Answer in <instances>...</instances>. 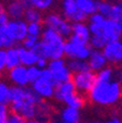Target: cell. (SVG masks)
Masks as SVG:
<instances>
[{
    "label": "cell",
    "mask_w": 122,
    "mask_h": 123,
    "mask_svg": "<svg viewBox=\"0 0 122 123\" xmlns=\"http://www.w3.org/2000/svg\"><path fill=\"white\" fill-rule=\"evenodd\" d=\"M88 96L99 105H112L122 99V85L115 78V70L111 67L107 66L97 73L96 82Z\"/></svg>",
    "instance_id": "6da1fadb"
},
{
    "label": "cell",
    "mask_w": 122,
    "mask_h": 123,
    "mask_svg": "<svg viewBox=\"0 0 122 123\" xmlns=\"http://www.w3.org/2000/svg\"><path fill=\"white\" fill-rule=\"evenodd\" d=\"M65 37L52 29L45 28L41 35V40L34 46L33 51L40 57L47 59L63 58L65 56Z\"/></svg>",
    "instance_id": "7a4b0ae2"
},
{
    "label": "cell",
    "mask_w": 122,
    "mask_h": 123,
    "mask_svg": "<svg viewBox=\"0 0 122 123\" xmlns=\"http://www.w3.org/2000/svg\"><path fill=\"white\" fill-rule=\"evenodd\" d=\"M92 47L88 42L71 34L65 43V56L68 59H88Z\"/></svg>",
    "instance_id": "3957f363"
},
{
    "label": "cell",
    "mask_w": 122,
    "mask_h": 123,
    "mask_svg": "<svg viewBox=\"0 0 122 123\" xmlns=\"http://www.w3.org/2000/svg\"><path fill=\"white\" fill-rule=\"evenodd\" d=\"M43 24L45 28L56 31L65 38H68L73 34L71 22H69L64 15L57 14V13H48L44 17Z\"/></svg>",
    "instance_id": "277c9868"
},
{
    "label": "cell",
    "mask_w": 122,
    "mask_h": 123,
    "mask_svg": "<svg viewBox=\"0 0 122 123\" xmlns=\"http://www.w3.org/2000/svg\"><path fill=\"white\" fill-rule=\"evenodd\" d=\"M0 30H3L17 43H22L24 38L29 35L28 22L24 19H11L6 25H0Z\"/></svg>",
    "instance_id": "5b68a950"
},
{
    "label": "cell",
    "mask_w": 122,
    "mask_h": 123,
    "mask_svg": "<svg viewBox=\"0 0 122 123\" xmlns=\"http://www.w3.org/2000/svg\"><path fill=\"white\" fill-rule=\"evenodd\" d=\"M47 68L51 70L53 75V80L56 84L59 82H65L73 79V73L67 66V62L64 58L51 59L48 62Z\"/></svg>",
    "instance_id": "8992f818"
},
{
    "label": "cell",
    "mask_w": 122,
    "mask_h": 123,
    "mask_svg": "<svg viewBox=\"0 0 122 123\" xmlns=\"http://www.w3.org/2000/svg\"><path fill=\"white\" fill-rule=\"evenodd\" d=\"M97 79V73L90 70L83 73H77V74L73 75V82H74L76 90L84 95V93H89V91L91 90V88L94 87L95 82Z\"/></svg>",
    "instance_id": "52a82bcc"
},
{
    "label": "cell",
    "mask_w": 122,
    "mask_h": 123,
    "mask_svg": "<svg viewBox=\"0 0 122 123\" xmlns=\"http://www.w3.org/2000/svg\"><path fill=\"white\" fill-rule=\"evenodd\" d=\"M9 108H10V111L20 113L28 121L34 120L38 117L39 105H36L33 101H30V100H14L9 105Z\"/></svg>",
    "instance_id": "ba28073f"
},
{
    "label": "cell",
    "mask_w": 122,
    "mask_h": 123,
    "mask_svg": "<svg viewBox=\"0 0 122 123\" xmlns=\"http://www.w3.org/2000/svg\"><path fill=\"white\" fill-rule=\"evenodd\" d=\"M62 11L63 15L69 22H85L89 18L78 7L77 0H63L62 2Z\"/></svg>",
    "instance_id": "9c48e42d"
},
{
    "label": "cell",
    "mask_w": 122,
    "mask_h": 123,
    "mask_svg": "<svg viewBox=\"0 0 122 123\" xmlns=\"http://www.w3.org/2000/svg\"><path fill=\"white\" fill-rule=\"evenodd\" d=\"M31 87L43 99H51L54 97L55 81L53 79H46L44 77H40L39 79L31 84Z\"/></svg>",
    "instance_id": "30bf717a"
},
{
    "label": "cell",
    "mask_w": 122,
    "mask_h": 123,
    "mask_svg": "<svg viewBox=\"0 0 122 123\" xmlns=\"http://www.w3.org/2000/svg\"><path fill=\"white\" fill-rule=\"evenodd\" d=\"M102 51L110 64L122 63V40L108 42L107 45L102 49Z\"/></svg>",
    "instance_id": "8fae6325"
},
{
    "label": "cell",
    "mask_w": 122,
    "mask_h": 123,
    "mask_svg": "<svg viewBox=\"0 0 122 123\" xmlns=\"http://www.w3.org/2000/svg\"><path fill=\"white\" fill-rule=\"evenodd\" d=\"M102 36L108 42L121 40L122 37V28L118 22L110 18H106L102 22Z\"/></svg>",
    "instance_id": "7c38bea8"
},
{
    "label": "cell",
    "mask_w": 122,
    "mask_h": 123,
    "mask_svg": "<svg viewBox=\"0 0 122 123\" xmlns=\"http://www.w3.org/2000/svg\"><path fill=\"white\" fill-rule=\"evenodd\" d=\"M9 79L11 80L13 85L26 87L30 84V80L28 77V67L21 64L12 68L11 70H9Z\"/></svg>",
    "instance_id": "4fadbf2b"
},
{
    "label": "cell",
    "mask_w": 122,
    "mask_h": 123,
    "mask_svg": "<svg viewBox=\"0 0 122 123\" xmlns=\"http://www.w3.org/2000/svg\"><path fill=\"white\" fill-rule=\"evenodd\" d=\"M77 90L75 87L73 80H68L65 82H59L55 85V92H54V98L58 102H65V100L68 97H71L73 93H75Z\"/></svg>",
    "instance_id": "5bb4252c"
},
{
    "label": "cell",
    "mask_w": 122,
    "mask_h": 123,
    "mask_svg": "<svg viewBox=\"0 0 122 123\" xmlns=\"http://www.w3.org/2000/svg\"><path fill=\"white\" fill-rule=\"evenodd\" d=\"M88 63L90 65V69L92 72L98 73L101 69H103L104 67H107L109 62H108L106 55L103 54L102 49H92L91 54H90V56L88 58Z\"/></svg>",
    "instance_id": "9a60e30c"
},
{
    "label": "cell",
    "mask_w": 122,
    "mask_h": 123,
    "mask_svg": "<svg viewBox=\"0 0 122 123\" xmlns=\"http://www.w3.org/2000/svg\"><path fill=\"white\" fill-rule=\"evenodd\" d=\"M6 10H7L10 19L18 20V19H23L24 12H26V7L21 2V0H12L8 3Z\"/></svg>",
    "instance_id": "2e32d148"
},
{
    "label": "cell",
    "mask_w": 122,
    "mask_h": 123,
    "mask_svg": "<svg viewBox=\"0 0 122 123\" xmlns=\"http://www.w3.org/2000/svg\"><path fill=\"white\" fill-rule=\"evenodd\" d=\"M61 123H80V110L66 105L61 111Z\"/></svg>",
    "instance_id": "e0dca14e"
},
{
    "label": "cell",
    "mask_w": 122,
    "mask_h": 123,
    "mask_svg": "<svg viewBox=\"0 0 122 123\" xmlns=\"http://www.w3.org/2000/svg\"><path fill=\"white\" fill-rule=\"evenodd\" d=\"M19 53H20L21 64L26 66V67L36 65L39 58H40V56H39L33 49H26V47H23V46L19 47Z\"/></svg>",
    "instance_id": "ac0fdd59"
},
{
    "label": "cell",
    "mask_w": 122,
    "mask_h": 123,
    "mask_svg": "<svg viewBox=\"0 0 122 123\" xmlns=\"http://www.w3.org/2000/svg\"><path fill=\"white\" fill-rule=\"evenodd\" d=\"M7 52V61H6V69L11 70L12 68L21 65L20 53H19V47H10L6 49Z\"/></svg>",
    "instance_id": "d6986e66"
},
{
    "label": "cell",
    "mask_w": 122,
    "mask_h": 123,
    "mask_svg": "<svg viewBox=\"0 0 122 123\" xmlns=\"http://www.w3.org/2000/svg\"><path fill=\"white\" fill-rule=\"evenodd\" d=\"M73 25V34L79 36L80 38L85 40L86 42L90 41V37H91V32H90V28H89V24H86L85 22H75L71 23Z\"/></svg>",
    "instance_id": "ffe728a7"
},
{
    "label": "cell",
    "mask_w": 122,
    "mask_h": 123,
    "mask_svg": "<svg viewBox=\"0 0 122 123\" xmlns=\"http://www.w3.org/2000/svg\"><path fill=\"white\" fill-rule=\"evenodd\" d=\"M67 66L73 74L90 70V65L88 63V59H68Z\"/></svg>",
    "instance_id": "44dd1931"
},
{
    "label": "cell",
    "mask_w": 122,
    "mask_h": 123,
    "mask_svg": "<svg viewBox=\"0 0 122 123\" xmlns=\"http://www.w3.org/2000/svg\"><path fill=\"white\" fill-rule=\"evenodd\" d=\"M78 7L87 15H91L98 12V0H77Z\"/></svg>",
    "instance_id": "7402d4cb"
},
{
    "label": "cell",
    "mask_w": 122,
    "mask_h": 123,
    "mask_svg": "<svg viewBox=\"0 0 122 123\" xmlns=\"http://www.w3.org/2000/svg\"><path fill=\"white\" fill-rule=\"evenodd\" d=\"M23 19L28 23H34V22H42L43 17H42L41 10H39V9H36L34 7H31L26 9Z\"/></svg>",
    "instance_id": "603a6c76"
},
{
    "label": "cell",
    "mask_w": 122,
    "mask_h": 123,
    "mask_svg": "<svg viewBox=\"0 0 122 123\" xmlns=\"http://www.w3.org/2000/svg\"><path fill=\"white\" fill-rule=\"evenodd\" d=\"M65 105H68V107H73V108H76V109H83L85 105V99L83 97L81 93H79L78 91H76L75 93L68 97L66 100H65Z\"/></svg>",
    "instance_id": "cb8c5ba5"
},
{
    "label": "cell",
    "mask_w": 122,
    "mask_h": 123,
    "mask_svg": "<svg viewBox=\"0 0 122 123\" xmlns=\"http://www.w3.org/2000/svg\"><path fill=\"white\" fill-rule=\"evenodd\" d=\"M11 103V86L7 82L0 84V105H9Z\"/></svg>",
    "instance_id": "d4e9b609"
},
{
    "label": "cell",
    "mask_w": 122,
    "mask_h": 123,
    "mask_svg": "<svg viewBox=\"0 0 122 123\" xmlns=\"http://www.w3.org/2000/svg\"><path fill=\"white\" fill-rule=\"evenodd\" d=\"M113 3L110 0H98V12L104 15L106 18H109L111 14Z\"/></svg>",
    "instance_id": "484cf974"
},
{
    "label": "cell",
    "mask_w": 122,
    "mask_h": 123,
    "mask_svg": "<svg viewBox=\"0 0 122 123\" xmlns=\"http://www.w3.org/2000/svg\"><path fill=\"white\" fill-rule=\"evenodd\" d=\"M15 44H17V42L13 38H11L3 30H0V46H1V49H10V47L15 46Z\"/></svg>",
    "instance_id": "4316f807"
},
{
    "label": "cell",
    "mask_w": 122,
    "mask_h": 123,
    "mask_svg": "<svg viewBox=\"0 0 122 123\" xmlns=\"http://www.w3.org/2000/svg\"><path fill=\"white\" fill-rule=\"evenodd\" d=\"M109 18L118 22L122 28V2L113 3V8H112L111 14Z\"/></svg>",
    "instance_id": "83f0119b"
},
{
    "label": "cell",
    "mask_w": 122,
    "mask_h": 123,
    "mask_svg": "<svg viewBox=\"0 0 122 123\" xmlns=\"http://www.w3.org/2000/svg\"><path fill=\"white\" fill-rule=\"evenodd\" d=\"M54 2H55V0H31L32 7L36 8L41 11H46L51 9Z\"/></svg>",
    "instance_id": "f1b7e54d"
},
{
    "label": "cell",
    "mask_w": 122,
    "mask_h": 123,
    "mask_svg": "<svg viewBox=\"0 0 122 123\" xmlns=\"http://www.w3.org/2000/svg\"><path fill=\"white\" fill-rule=\"evenodd\" d=\"M107 43H108L107 40L99 35H91L90 41H89L90 46L92 49H102L104 46L107 45Z\"/></svg>",
    "instance_id": "f546056e"
},
{
    "label": "cell",
    "mask_w": 122,
    "mask_h": 123,
    "mask_svg": "<svg viewBox=\"0 0 122 123\" xmlns=\"http://www.w3.org/2000/svg\"><path fill=\"white\" fill-rule=\"evenodd\" d=\"M43 25L42 22H34V23H28V32L30 35H34V36H40L43 33Z\"/></svg>",
    "instance_id": "4dcf8cb0"
},
{
    "label": "cell",
    "mask_w": 122,
    "mask_h": 123,
    "mask_svg": "<svg viewBox=\"0 0 122 123\" xmlns=\"http://www.w3.org/2000/svg\"><path fill=\"white\" fill-rule=\"evenodd\" d=\"M41 74H42V69L40 67H38L36 65L29 66L28 67V77H29V80H30V84H32L36 79H39L41 77Z\"/></svg>",
    "instance_id": "1f68e13d"
},
{
    "label": "cell",
    "mask_w": 122,
    "mask_h": 123,
    "mask_svg": "<svg viewBox=\"0 0 122 123\" xmlns=\"http://www.w3.org/2000/svg\"><path fill=\"white\" fill-rule=\"evenodd\" d=\"M41 40L40 36H34V35H30L29 34L26 38H24V41L22 42V46L23 47H26V49H32L34 46L38 44V42Z\"/></svg>",
    "instance_id": "d6a6232c"
},
{
    "label": "cell",
    "mask_w": 122,
    "mask_h": 123,
    "mask_svg": "<svg viewBox=\"0 0 122 123\" xmlns=\"http://www.w3.org/2000/svg\"><path fill=\"white\" fill-rule=\"evenodd\" d=\"M28 120H26L23 115H21L20 113L18 112H13L11 111L9 113V117H8V123H26Z\"/></svg>",
    "instance_id": "836d02e7"
},
{
    "label": "cell",
    "mask_w": 122,
    "mask_h": 123,
    "mask_svg": "<svg viewBox=\"0 0 122 123\" xmlns=\"http://www.w3.org/2000/svg\"><path fill=\"white\" fill-rule=\"evenodd\" d=\"M10 20L11 19L9 17V14H8L7 10L1 8V11H0V25H6Z\"/></svg>",
    "instance_id": "e575fe53"
},
{
    "label": "cell",
    "mask_w": 122,
    "mask_h": 123,
    "mask_svg": "<svg viewBox=\"0 0 122 123\" xmlns=\"http://www.w3.org/2000/svg\"><path fill=\"white\" fill-rule=\"evenodd\" d=\"M6 61H7V52H6V49H2L0 51V69L1 70L6 69Z\"/></svg>",
    "instance_id": "d590c367"
},
{
    "label": "cell",
    "mask_w": 122,
    "mask_h": 123,
    "mask_svg": "<svg viewBox=\"0 0 122 123\" xmlns=\"http://www.w3.org/2000/svg\"><path fill=\"white\" fill-rule=\"evenodd\" d=\"M48 62H50V59L45 58V57H40L38 63H36V66L40 67L41 69H44L48 66Z\"/></svg>",
    "instance_id": "8d00e7d4"
},
{
    "label": "cell",
    "mask_w": 122,
    "mask_h": 123,
    "mask_svg": "<svg viewBox=\"0 0 122 123\" xmlns=\"http://www.w3.org/2000/svg\"><path fill=\"white\" fill-rule=\"evenodd\" d=\"M106 123H122L121 120L119 118H111L110 120H108Z\"/></svg>",
    "instance_id": "74e56055"
},
{
    "label": "cell",
    "mask_w": 122,
    "mask_h": 123,
    "mask_svg": "<svg viewBox=\"0 0 122 123\" xmlns=\"http://www.w3.org/2000/svg\"><path fill=\"white\" fill-rule=\"evenodd\" d=\"M26 123H43V122H41V121L36 120V119H34V120H29Z\"/></svg>",
    "instance_id": "f35d334b"
},
{
    "label": "cell",
    "mask_w": 122,
    "mask_h": 123,
    "mask_svg": "<svg viewBox=\"0 0 122 123\" xmlns=\"http://www.w3.org/2000/svg\"><path fill=\"white\" fill-rule=\"evenodd\" d=\"M119 80H120V82H121V85H122V70L120 72V74H119Z\"/></svg>",
    "instance_id": "ab89813d"
},
{
    "label": "cell",
    "mask_w": 122,
    "mask_h": 123,
    "mask_svg": "<svg viewBox=\"0 0 122 123\" xmlns=\"http://www.w3.org/2000/svg\"><path fill=\"white\" fill-rule=\"evenodd\" d=\"M111 1H116V2H122V0H111Z\"/></svg>",
    "instance_id": "60d3db41"
},
{
    "label": "cell",
    "mask_w": 122,
    "mask_h": 123,
    "mask_svg": "<svg viewBox=\"0 0 122 123\" xmlns=\"http://www.w3.org/2000/svg\"><path fill=\"white\" fill-rule=\"evenodd\" d=\"M120 65H121V69H122V63H121V64H120Z\"/></svg>",
    "instance_id": "b9f144b4"
},
{
    "label": "cell",
    "mask_w": 122,
    "mask_h": 123,
    "mask_svg": "<svg viewBox=\"0 0 122 123\" xmlns=\"http://www.w3.org/2000/svg\"><path fill=\"white\" fill-rule=\"evenodd\" d=\"M95 123H101V122H95Z\"/></svg>",
    "instance_id": "7bdbcfd3"
}]
</instances>
